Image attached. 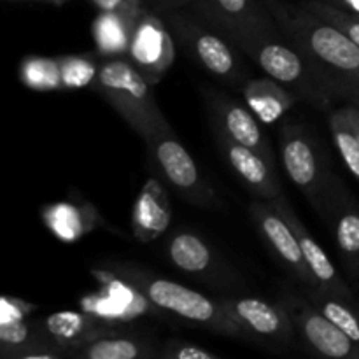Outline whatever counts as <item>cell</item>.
I'll return each instance as SVG.
<instances>
[{
    "instance_id": "cell-18",
    "label": "cell",
    "mask_w": 359,
    "mask_h": 359,
    "mask_svg": "<svg viewBox=\"0 0 359 359\" xmlns=\"http://www.w3.org/2000/svg\"><path fill=\"white\" fill-rule=\"evenodd\" d=\"M214 139L230 170L255 198L273 200L283 195L276 165L266 161L256 151L233 142L221 133L214 132Z\"/></svg>"
},
{
    "instance_id": "cell-9",
    "label": "cell",
    "mask_w": 359,
    "mask_h": 359,
    "mask_svg": "<svg viewBox=\"0 0 359 359\" xmlns=\"http://www.w3.org/2000/svg\"><path fill=\"white\" fill-rule=\"evenodd\" d=\"M277 302L284 307L300 337L312 354L333 359H359V344L351 340L342 330L333 325L307 294L283 290L277 293Z\"/></svg>"
},
{
    "instance_id": "cell-23",
    "label": "cell",
    "mask_w": 359,
    "mask_h": 359,
    "mask_svg": "<svg viewBox=\"0 0 359 359\" xmlns=\"http://www.w3.org/2000/svg\"><path fill=\"white\" fill-rule=\"evenodd\" d=\"M139 18L121 16L112 13H98L93 21V39L97 53L104 58H121L128 55L133 28Z\"/></svg>"
},
{
    "instance_id": "cell-24",
    "label": "cell",
    "mask_w": 359,
    "mask_h": 359,
    "mask_svg": "<svg viewBox=\"0 0 359 359\" xmlns=\"http://www.w3.org/2000/svg\"><path fill=\"white\" fill-rule=\"evenodd\" d=\"M305 294L333 325L339 326L351 340L359 344V304H356V300L335 297L321 290Z\"/></svg>"
},
{
    "instance_id": "cell-5",
    "label": "cell",
    "mask_w": 359,
    "mask_h": 359,
    "mask_svg": "<svg viewBox=\"0 0 359 359\" xmlns=\"http://www.w3.org/2000/svg\"><path fill=\"white\" fill-rule=\"evenodd\" d=\"M242 53L258 63L259 69L265 70L266 76L291 91L298 98V102H305L311 107L326 112L335 107L332 98L323 91V88L316 81L304 56L287 42L280 30L265 35Z\"/></svg>"
},
{
    "instance_id": "cell-31",
    "label": "cell",
    "mask_w": 359,
    "mask_h": 359,
    "mask_svg": "<svg viewBox=\"0 0 359 359\" xmlns=\"http://www.w3.org/2000/svg\"><path fill=\"white\" fill-rule=\"evenodd\" d=\"M98 13H112L121 14V16L128 18H140L144 11L147 9L146 0H91Z\"/></svg>"
},
{
    "instance_id": "cell-12",
    "label": "cell",
    "mask_w": 359,
    "mask_h": 359,
    "mask_svg": "<svg viewBox=\"0 0 359 359\" xmlns=\"http://www.w3.org/2000/svg\"><path fill=\"white\" fill-rule=\"evenodd\" d=\"M202 100L209 112L212 132L256 151L266 161L277 165L276 153L259 125L258 116L248 107V104H241L233 97L212 86H202Z\"/></svg>"
},
{
    "instance_id": "cell-21",
    "label": "cell",
    "mask_w": 359,
    "mask_h": 359,
    "mask_svg": "<svg viewBox=\"0 0 359 359\" xmlns=\"http://www.w3.org/2000/svg\"><path fill=\"white\" fill-rule=\"evenodd\" d=\"M241 91L248 107L265 125H273L283 119L298 102L291 91L272 77H249Z\"/></svg>"
},
{
    "instance_id": "cell-6",
    "label": "cell",
    "mask_w": 359,
    "mask_h": 359,
    "mask_svg": "<svg viewBox=\"0 0 359 359\" xmlns=\"http://www.w3.org/2000/svg\"><path fill=\"white\" fill-rule=\"evenodd\" d=\"M144 142L158 177L172 191L195 207L210 209L217 205L216 191L170 125L153 132Z\"/></svg>"
},
{
    "instance_id": "cell-16",
    "label": "cell",
    "mask_w": 359,
    "mask_h": 359,
    "mask_svg": "<svg viewBox=\"0 0 359 359\" xmlns=\"http://www.w3.org/2000/svg\"><path fill=\"white\" fill-rule=\"evenodd\" d=\"M95 277L102 283V290L91 297H86L81 304L83 311L97 316L102 321L114 326L128 325L130 321L142 318L149 311H161L142 293H139L132 284L114 276L111 270L109 272L98 270L95 272Z\"/></svg>"
},
{
    "instance_id": "cell-8",
    "label": "cell",
    "mask_w": 359,
    "mask_h": 359,
    "mask_svg": "<svg viewBox=\"0 0 359 359\" xmlns=\"http://www.w3.org/2000/svg\"><path fill=\"white\" fill-rule=\"evenodd\" d=\"M217 300L244 332L245 340L249 342L262 344L276 353H284L294 346L297 332L279 302L272 304L262 298L238 294L217 297Z\"/></svg>"
},
{
    "instance_id": "cell-7",
    "label": "cell",
    "mask_w": 359,
    "mask_h": 359,
    "mask_svg": "<svg viewBox=\"0 0 359 359\" xmlns=\"http://www.w3.org/2000/svg\"><path fill=\"white\" fill-rule=\"evenodd\" d=\"M191 9L241 51L279 30L265 0H193Z\"/></svg>"
},
{
    "instance_id": "cell-14",
    "label": "cell",
    "mask_w": 359,
    "mask_h": 359,
    "mask_svg": "<svg viewBox=\"0 0 359 359\" xmlns=\"http://www.w3.org/2000/svg\"><path fill=\"white\" fill-rule=\"evenodd\" d=\"M126 58L147 83H160L175 60V41L160 13L147 7L133 28Z\"/></svg>"
},
{
    "instance_id": "cell-27",
    "label": "cell",
    "mask_w": 359,
    "mask_h": 359,
    "mask_svg": "<svg viewBox=\"0 0 359 359\" xmlns=\"http://www.w3.org/2000/svg\"><path fill=\"white\" fill-rule=\"evenodd\" d=\"M20 77L25 86L35 91H58L63 90L60 65L56 58L28 56L21 62Z\"/></svg>"
},
{
    "instance_id": "cell-26",
    "label": "cell",
    "mask_w": 359,
    "mask_h": 359,
    "mask_svg": "<svg viewBox=\"0 0 359 359\" xmlns=\"http://www.w3.org/2000/svg\"><path fill=\"white\" fill-rule=\"evenodd\" d=\"M328 123L332 139L339 149L347 170L359 181V137L347 121L340 107H333L328 111Z\"/></svg>"
},
{
    "instance_id": "cell-22",
    "label": "cell",
    "mask_w": 359,
    "mask_h": 359,
    "mask_svg": "<svg viewBox=\"0 0 359 359\" xmlns=\"http://www.w3.org/2000/svg\"><path fill=\"white\" fill-rule=\"evenodd\" d=\"M72 359H147L158 358L156 344L137 333H116L100 337L79 349L72 351Z\"/></svg>"
},
{
    "instance_id": "cell-34",
    "label": "cell",
    "mask_w": 359,
    "mask_h": 359,
    "mask_svg": "<svg viewBox=\"0 0 359 359\" xmlns=\"http://www.w3.org/2000/svg\"><path fill=\"white\" fill-rule=\"evenodd\" d=\"M339 107H340V111L344 112V116H346L347 121L351 123V126L354 128L356 135L359 137V105L344 104V105H339Z\"/></svg>"
},
{
    "instance_id": "cell-13",
    "label": "cell",
    "mask_w": 359,
    "mask_h": 359,
    "mask_svg": "<svg viewBox=\"0 0 359 359\" xmlns=\"http://www.w3.org/2000/svg\"><path fill=\"white\" fill-rule=\"evenodd\" d=\"M249 217L277 262L294 280L304 286L305 293L318 291V280L314 279L305 262L297 235L293 233L286 219L277 212L273 203L270 200H256L249 205Z\"/></svg>"
},
{
    "instance_id": "cell-32",
    "label": "cell",
    "mask_w": 359,
    "mask_h": 359,
    "mask_svg": "<svg viewBox=\"0 0 359 359\" xmlns=\"http://www.w3.org/2000/svg\"><path fill=\"white\" fill-rule=\"evenodd\" d=\"M35 309H37V305L28 304V302L20 300V298L4 297L0 300V323L23 321V319L30 318Z\"/></svg>"
},
{
    "instance_id": "cell-1",
    "label": "cell",
    "mask_w": 359,
    "mask_h": 359,
    "mask_svg": "<svg viewBox=\"0 0 359 359\" xmlns=\"http://www.w3.org/2000/svg\"><path fill=\"white\" fill-rule=\"evenodd\" d=\"M265 6L333 104L359 105V46L304 4L265 0Z\"/></svg>"
},
{
    "instance_id": "cell-10",
    "label": "cell",
    "mask_w": 359,
    "mask_h": 359,
    "mask_svg": "<svg viewBox=\"0 0 359 359\" xmlns=\"http://www.w3.org/2000/svg\"><path fill=\"white\" fill-rule=\"evenodd\" d=\"M279 144L284 172L316 209L332 172L323 160L314 137L300 123L284 121L280 125Z\"/></svg>"
},
{
    "instance_id": "cell-4",
    "label": "cell",
    "mask_w": 359,
    "mask_h": 359,
    "mask_svg": "<svg viewBox=\"0 0 359 359\" xmlns=\"http://www.w3.org/2000/svg\"><path fill=\"white\" fill-rule=\"evenodd\" d=\"M184 9L160 11L175 44L214 79L230 88L244 86L249 79V69L235 53L233 42L214 30L198 14L184 13Z\"/></svg>"
},
{
    "instance_id": "cell-30",
    "label": "cell",
    "mask_w": 359,
    "mask_h": 359,
    "mask_svg": "<svg viewBox=\"0 0 359 359\" xmlns=\"http://www.w3.org/2000/svg\"><path fill=\"white\" fill-rule=\"evenodd\" d=\"M161 359H219V354L203 349L198 344L184 342V340H168L158 351Z\"/></svg>"
},
{
    "instance_id": "cell-2",
    "label": "cell",
    "mask_w": 359,
    "mask_h": 359,
    "mask_svg": "<svg viewBox=\"0 0 359 359\" xmlns=\"http://www.w3.org/2000/svg\"><path fill=\"white\" fill-rule=\"evenodd\" d=\"M111 272L132 284L165 314H172L181 321L205 328L217 335L245 340L244 332L230 318L217 298H209L200 291L182 286L175 280L147 273L133 265H114Z\"/></svg>"
},
{
    "instance_id": "cell-15",
    "label": "cell",
    "mask_w": 359,
    "mask_h": 359,
    "mask_svg": "<svg viewBox=\"0 0 359 359\" xmlns=\"http://www.w3.org/2000/svg\"><path fill=\"white\" fill-rule=\"evenodd\" d=\"M165 255L179 272L196 277L214 287L237 286L241 280V277L195 231L177 230L172 233L165 245Z\"/></svg>"
},
{
    "instance_id": "cell-3",
    "label": "cell",
    "mask_w": 359,
    "mask_h": 359,
    "mask_svg": "<svg viewBox=\"0 0 359 359\" xmlns=\"http://www.w3.org/2000/svg\"><path fill=\"white\" fill-rule=\"evenodd\" d=\"M151 86L153 84L147 83L132 62L121 56L102 62L90 88L121 116L140 139L146 140L153 132L170 125L158 107Z\"/></svg>"
},
{
    "instance_id": "cell-20",
    "label": "cell",
    "mask_w": 359,
    "mask_h": 359,
    "mask_svg": "<svg viewBox=\"0 0 359 359\" xmlns=\"http://www.w3.org/2000/svg\"><path fill=\"white\" fill-rule=\"evenodd\" d=\"M170 221L172 205L165 182L160 177L147 179L133 205V237L142 244H149L168 230Z\"/></svg>"
},
{
    "instance_id": "cell-11",
    "label": "cell",
    "mask_w": 359,
    "mask_h": 359,
    "mask_svg": "<svg viewBox=\"0 0 359 359\" xmlns=\"http://www.w3.org/2000/svg\"><path fill=\"white\" fill-rule=\"evenodd\" d=\"M316 212L332 231L339 248L346 273L353 280L359 279V202L347 186L330 174Z\"/></svg>"
},
{
    "instance_id": "cell-25",
    "label": "cell",
    "mask_w": 359,
    "mask_h": 359,
    "mask_svg": "<svg viewBox=\"0 0 359 359\" xmlns=\"http://www.w3.org/2000/svg\"><path fill=\"white\" fill-rule=\"evenodd\" d=\"M42 216H44L46 224L55 231L56 237L63 241H76L95 228L86 224L88 217L84 209H79L74 203H55L48 207Z\"/></svg>"
},
{
    "instance_id": "cell-28",
    "label": "cell",
    "mask_w": 359,
    "mask_h": 359,
    "mask_svg": "<svg viewBox=\"0 0 359 359\" xmlns=\"http://www.w3.org/2000/svg\"><path fill=\"white\" fill-rule=\"evenodd\" d=\"M56 60L60 65L63 90L90 88L100 69V63L93 55H70L60 56Z\"/></svg>"
},
{
    "instance_id": "cell-29",
    "label": "cell",
    "mask_w": 359,
    "mask_h": 359,
    "mask_svg": "<svg viewBox=\"0 0 359 359\" xmlns=\"http://www.w3.org/2000/svg\"><path fill=\"white\" fill-rule=\"evenodd\" d=\"M302 4L309 11H312L316 16H319L321 20L328 21L333 27L342 30L354 44L359 46V14L342 9V7L332 6V4L323 2V0H307V2Z\"/></svg>"
},
{
    "instance_id": "cell-35",
    "label": "cell",
    "mask_w": 359,
    "mask_h": 359,
    "mask_svg": "<svg viewBox=\"0 0 359 359\" xmlns=\"http://www.w3.org/2000/svg\"><path fill=\"white\" fill-rule=\"evenodd\" d=\"M323 2H328L332 4V6L342 7V9L359 14V0H323Z\"/></svg>"
},
{
    "instance_id": "cell-19",
    "label": "cell",
    "mask_w": 359,
    "mask_h": 359,
    "mask_svg": "<svg viewBox=\"0 0 359 359\" xmlns=\"http://www.w3.org/2000/svg\"><path fill=\"white\" fill-rule=\"evenodd\" d=\"M270 202L273 203L277 212L286 219V223L290 224L293 233L297 235L298 244H300L302 252H304L305 262H307L314 279L318 280L319 290L325 291V293L328 294H335V297L354 300L351 287L347 286L346 280L342 279V276H340L339 270L335 269V265H333V262L330 259V256L326 255L325 249L319 245V242L312 237L311 231L305 228V224L302 223L300 217L297 216V212H294L293 207H291L290 200L284 195H279L277 198L270 200Z\"/></svg>"
},
{
    "instance_id": "cell-33",
    "label": "cell",
    "mask_w": 359,
    "mask_h": 359,
    "mask_svg": "<svg viewBox=\"0 0 359 359\" xmlns=\"http://www.w3.org/2000/svg\"><path fill=\"white\" fill-rule=\"evenodd\" d=\"M154 11H167V9H184V7H191L193 0H151Z\"/></svg>"
},
{
    "instance_id": "cell-17",
    "label": "cell",
    "mask_w": 359,
    "mask_h": 359,
    "mask_svg": "<svg viewBox=\"0 0 359 359\" xmlns=\"http://www.w3.org/2000/svg\"><path fill=\"white\" fill-rule=\"evenodd\" d=\"M32 321L37 332L46 340H49L62 353L63 358H69L72 351L100 337L125 333L119 326L109 325L86 311L55 312V314H49L42 319H32Z\"/></svg>"
}]
</instances>
